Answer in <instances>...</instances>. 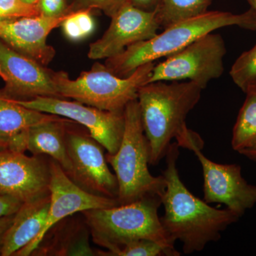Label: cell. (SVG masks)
<instances>
[{"label": "cell", "instance_id": "1", "mask_svg": "<svg viewBox=\"0 0 256 256\" xmlns=\"http://www.w3.org/2000/svg\"><path fill=\"white\" fill-rule=\"evenodd\" d=\"M178 142L171 143L163 172L166 190L162 197L164 213L160 217L163 228L173 242L182 244L185 254L200 252L210 242H216L222 232L240 217L228 208L218 210L192 194L180 178Z\"/></svg>", "mask_w": 256, "mask_h": 256}, {"label": "cell", "instance_id": "2", "mask_svg": "<svg viewBox=\"0 0 256 256\" xmlns=\"http://www.w3.org/2000/svg\"><path fill=\"white\" fill-rule=\"evenodd\" d=\"M230 26L256 31L255 11L250 8L242 14L206 12L174 24L150 40L128 46L120 54L107 58L104 65L111 73L124 78L141 66L174 54L204 35Z\"/></svg>", "mask_w": 256, "mask_h": 256}, {"label": "cell", "instance_id": "3", "mask_svg": "<svg viewBox=\"0 0 256 256\" xmlns=\"http://www.w3.org/2000/svg\"><path fill=\"white\" fill-rule=\"evenodd\" d=\"M160 196H148L127 204L82 212L92 242L107 250L97 256H112L128 242L149 239L162 246L170 256L181 255L160 222Z\"/></svg>", "mask_w": 256, "mask_h": 256}, {"label": "cell", "instance_id": "4", "mask_svg": "<svg viewBox=\"0 0 256 256\" xmlns=\"http://www.w3.org/2000/svg\"><path fill=\"white\" fill-rule=\"evenodd\" d=\"M148 82L138 90L143 128L150 148V164L166 156L174 138L188 126L186 118L201 99L203 89L188 82Z\"/></svg>", "mask_w": 256, "mask_h": 256}, {"label": "cell", "instance_id": "5", "mask_svg": "<svg viewBox=\"0 0 256 256\" xmlns=\"http://www.w3.org/2000/svg\"><path fill=\"white\" fill-rule=\"evenodd\" d=\"M124 118V132L119 149L114 154L108 153L106 156L118 184L119 205L148 196L162 198L166 190V182L163 175L154 176L150 172V148L143 128L138 99L126 106Z\"/></svg>", "mask_w": 256, "mask_h": 256}, {"label": "cell", "instance_id": "6", "mask_svg": "<svg viewBox=\"0 0 256 256\" xmlns=\"http://www.w3.org/2000/svg\"><path fill=\"white\" fill-rule=\"evenodd\" d=\"M154 66V62L144 64L122 78L111 73L104 64L96 63L76 79L63 70H52V77L62 98L102 110L124 112L128 104L137 100L139 89L148 84Z\"/></svg>", "mask_w": 256, "mask_h": 256}, {"label": "cell", "instance_id": "7", "mask_svg": "<svg viewBox=\"0 0 256 256\" xmlns=\"http://www.w3.org/2000/svg\"><path fill=\"white\" fill-rule=\"evenodd\" d=\"M178 146L194 153L202 165L204 201L225 205L239 217L256 204V186L242 176V168L235 164H218L202 152L204 141L200 134L186 127L176 138Z\"/></svg>", "mask_w": 256, "mask_h": 256}, {"label": "cell", "instance_id": "8", "mask_svg": "<svg viewBox=\"0 0 256 256\" xmlns=\"http://www.w3.org/2000/svg\"><path fill=\"white\" fill-rule=\"evenodd\" d=\"M226 54L222 36L212 32L207 34L154 65L148 82L188 80L204 90L210 80L224 74Z\"/></svg>", "mask_w": 256, "mask_h": 256}, {"label": "cell", "instance_id": "9", "mask_svg": "<svg viewBox=\"0 0 256 256\" xmlns=\"http://www.w3.org/2000/svg\"><path fill=\"white\" fill-rule=\"evenodd\" d=\"M15 100L28 108L65 118L82 124L109 154H114L119 149L124 129V112L102 110L60 98L36 97L31 100Z\"/></svg>", "mask_w": 256, "mask_h": 256}, {"label": "cell", "instance_id": "10", "mask_svg": "<svg viewBox=\"0 0 256 256\" xmlns=\"http://www.w3.org/2000/svg\"><path fill=\"white\" fill-rule=\"evenodd\" d=\"M68 124L66 134L72 171L68 176L86 191L117 198L118 184L111 172L100 143L89 134Z\"/></svg>", "mask_w": 256, "mask_h": 256}, {"label": "cell", "instance_id": "11", "mask_svg": "<svg viewBox=\"0 0 256 256\" xmlns=\"http://www.w3.org/2000/svg\"><path fill=\"white\" fill-rule=\"evenodd\" d=\"M50 207L46 222L34 240L14 256H32L47 232L54 226L70 216L84 210L118 206L117 198L94 194L74 182L63 168L53 159L50 162Z\"/></svg>", "mask_w": 256, "mask_h": 256}, {"label": "cell", "instance_id": "12", "mask_svg": "<svg viewBox=\"0 0 256 256\" xmlns=\"http://www.w3.org/2000/svg\"><path fill=\"white\" fill-rule=\"evenodd\" d=\"M110 18L104 34L89 46L90 60H107L118 55L128 46L156 36L160 28L156 11L140 9L129 0Z\"/></svg>", "mask_w": 256, "mask_h": 256}, {"label": "cell", "instance_id": "13", "mask_svg": "<svg viewBox=\"0 0 256 256\" xmlns=\"http://www.w3.org/2000/svg\"><path fill=\"white\" fill-rule=\"evenodd\" d=\"M0 68L5 82L1 92L10 98L28 100L36 97L60 98L52 70L13 50L2 40Z\"/></svg>", "mask_w": 256, "mask_h": 256}, {"label": "cell", "instance_id": "14", "mask_svg": "<svg viewBox=\"0 0 256 256\" xmlns=\"http://www.w3.org/2000/svg\"><path fill=\"white\" fill-rule=\"evenodd\" d=\"M48 162L0 146V195L24 202L50 194Z\"/></svg>", "mask_w": 256, "mask_h": 256}, {"label": "cell", "instance_id": "15", "mask_svg": "<svg viewBox=\"0 0 256 256\" xmlns=\"http://www.w3.org/2000/svg\"><path fill=\"white\" fill-rule=\"evenodd\" d=\"M72 12L57 18L43 15L24 16L0 22V40L13 50L47 66L56 50L47 44L50 32L60 28Z\"/></svg>", "mask_w": 256, "mask_h": 256}, {"label": "cell", "instance_id": "16", "mask_svg": "<svg viewBox=\"0 0 256 256\" xmlns=\"http://www.w3.org/2000/svg\"><path fill=\"white\" fill-rule=\"evenodd\" d=\"M18 104L0 90V141L11 150H26L30 128L58 118Z\"/></svg>", "mask_w": 256, "mask_h": 256}, {"label": "cell", "instance_id": "17", "mask_svg": "<svg viewBox=\"0 0 256 256\" xmlns=\"http://www.w3.org/2000/svg\"><path fill=\"white\" fill-rule=\"evenodd\" d=\"M50 195L24 202L3 237L0 255L14 256L36 238L46 222Z\"/></svg>", "mask_w": 256, "mask_h": 256}, {"label": "cell", "instance_id": "18", "mask_svg": "<svg viewBox=\"0 0 256 256\" xmlns=\"http://www.w3.org/2000/svg\"><path fill=\"white\" fill-rule=\"evenodd\" d=\"M66 220L50 229L52 238L44 236L32 256H97V250L90 246V234L85 222Z\"/></svg>", "mask_w": 256, "mask_h": 256}, {"label": "cell", "instance_id": "19", "mask_svg": "<svg viewBox=\"0 0 256 256\" xmlns=\"http://www.w3.org/2000/svg\"><path fill=\"white\" fill-rule=\"evenodd\" d=\"M72 122L58 116L33 126L28 131L26 150L34 156H50L68 174L72 171V163L67 151L66 134L68 124Z\"/></svg>", "mask_w": 256, "mask_h": 256}, {"label": "cell", "instance_id": "20", "mask_svg": "<svg viewBox=\"0 0 256 256\" xmlns=\"http://www.w3.org/2000/svg\"><path fill=\"white\" fill-rule=\"evenodd\" d=\"M212 0H161L156 11L160 28H169L174 24L204 14Z\"/></svg>", "mask_w": 256, "mask_h": 256}, {"label": "cell", "instance_id": "21", "mask_svg": "<svg viewBox=\"0 0 256 256\" xmlns=\"http://www.w3.org/2000/svg\"><path fill=\"white\" fill-rule=\"evenodd\" d=\"M234 126L232 146L242 152L256 144V90L249 89Z\"/></svg>", "mask_w": 256, "mask_h": 256}, {"label": "cell", "instance_id": "22", "mask_svg": "<svg viewBox=\"0 0 256 256\" xmlns=\"http://www.w3.org/2000/svg\"><path fill=\"white\" fill-rule=\"evenodd\" d=\"M90 9L73 11L64 20L60 26L68 40L78 42L90 36L95 30V21Z\"/></svg>", "mask_w": 256, "mask_h": 256}, {"label": "cell", "instance_id": "23", "mask_svg": "<svg viewBox=\"0 0 256 256\" xmlns=\"http://www.w3.org/2000/svg\"><path fill=\"white\" fill-rule=\"evenodd\" d=\"M230 76L234 84L244 92L256 82V44L234 62Z\"/></svg>", "mask_w": 256, "mask_h": 256}, {"label": "cell", "instance_id": "24", "mask_svg": "<svg viewBox=\"0 0 256 256\" xmlns=\"http://www.w3.org/2000/svg\"><path fill=\"white\" fill-rule=\"evenodd\" d=\"M170 256L164 247L154 240L139 239L128 242L112 256Z\"/></svg>", "mask_w": 256, "mask_h": 256}, {"label": "cell", "instance_id": "25", "mask_svg": "<svg viewBox=\"0 0 256 256\" xmlns=\"http://www.w3.org/2000/svg\"><path fill=\"white\" fill-rule=\"evenodd\" d=\"M38 15H41L38 5L26 4L22 0H0V22Z\"/></svg>", "mask_w": 256, "mask_h": 256}, {"label": "cell", "instance_id": "26", "mask_svg": "<svg viewBox=\"0 0 256 256\" xmlns=\"http://www.w3.org/2000/svg\"><path fill=\"white\" fill-rule=\"evenodd\" d=\"M126 1L127 0H84L82 9L100 10L111 18Z\"/></svg>", "mask_w": 256, "mask_h": 256}, {"label": "cell", "instance_id": "27", "mask_svg": "<svg viewBox=\"0 0 256 256\" xmlns=\"http://www.w3.org/2000/svg\"><path fill=\"white\" fill-rule=\"evenodd\" d=\"M38 8L40 14L48 18H57L69 12L66 0H40Z\"/></svg>", "mask_w": 256, "mask_h": 256}, {"label": "cell", "instance_id": "28", "mask_svg": "<svg viewBox=\"0 0 256 256\" xmlns=\"http://www.w3.org/2000/svg\"><path fill=\"white\" fill-rule=\"evenodd\" d=\"M22 204L18 198L0 195V217L15 214Z\"/></svg>", "mask_w": 256, "mask_h": 256}, {"label": "cell", "instance_id": "29", "mask_svg": "<svg viewBox=\"0 0 256 256\" xmlns=\"http://www.w3.org/2000/svg\"><path fill=\"white\" fill-rule=\"evenodd\" d=\"M136 8L146 10V11H154L159 5L161 0H129Z\"/></svg>", "mask_w": 256, "mask_h": 256}, {"label": "cell", "instance_id": "30", "mask_svg": "<svg viewBox=\"0 0 256 256\" xmlns=\"http://www.w3.org/2000/svg\"><path fill=\"white\" fill-rule=\"evenodd\" d=\"M14 216V214L8 216L0 217V248H1L3 237H4L6 230H8L12 223Z\"/></svg>", "mask_w": 256, "mask_h": 256}, {"label": "cell", "instance_id": "31", "mask_svg": "<svg viewBox=\"0 0 256 256\" xmlns=\"http://www.w3.org/2000/svg\"><path fill=\"white\" fill-rule=\"evenodd\" d=\"M240 154L256 162V144L252 148H249V149L242 152Z\"/></svg>", "mask_w": 256, "mask_h": 256}, {"label": "cell", "instance_id": "32", "mask_svg": "<svg viewBox=\"0 0 256 256\" xmlns=\"http://www.w3.org/2000/svg\"><path fill=\"white\" fill-rule=\"evenodd\" d=\"M24 2L26 3V4L32 5H38V2L40 0H22Z\"/></svg>", "mask_w": 256, "mask_h": 256}, {"label": "cell", "instance_id": "33", "mask_svg": "<svg viewBox=\"0 0 256 256\" xmlns=\"http://www.w3.org/2000/svg\"><path fill=\"white\" fill-rule=\"evenodd\" d=\"M249 4L252 6V8L255 11L256 14V0H247Z\"/></svg>", "mask_w": 256, "mask_h": 256}, {"label": "cell", "instance_id": "34", "mask_svg": "<svg viewBox=\"0 0 256 256\" xmlns=\"http://www.w3.org/2000/svg\"><path fill=\"white\" fill-rule=\"evenodd\" d=\"M249 89H252V90H256V82H254V84H252V85L248 88V90H249Z\"/></svg>", "mask_w": 256, "mask_h": 256}, {"label": "cell", "instance_id": "35", "mask_svg": "<svg viewBox=\"0 0 256 256\" xmlns=\"http://www.w3.org/2000/svg\"><path fill=\"white\" fill-rule=\"evenodd\" d=\"M0 78L2 79L3 80H4V76L2 72L1 68H0Z\"/></svg>", "mask_w": 256, "mask_h": 256}, {"label": "cell", "instance_id": "36", "mask_svg": "<svg viewBox=\"0 0 256 256\" xmlns=\"http://www.w3.org/2000/svg\"><path fill=\"white\" fill-rule=\"evenodd\" d=\"M0 146H2V148H6V144H5L4 142H1V141H0Z\"/></svg>", "mask_w": 256, "mask_h": 256}]
</instances>
